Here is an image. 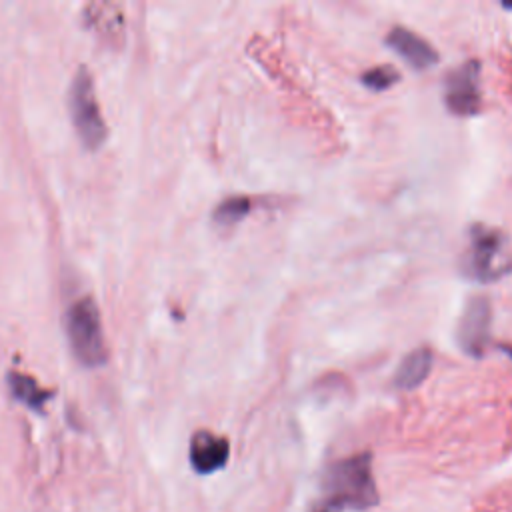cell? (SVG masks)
<instances>
[{"mask_svg":"<svg viewBox=\"0 0 512 512\" xmlns=\"http://www.w3.org/2000/svg\"><path fill=\"white\" fill-rule=\"evenodd\" d=\"M310 512H340V508H336L334 504H330V502L322 500V502H318Z\"/></svg>","mask_w":512,"mask_h":512,"instance_id":"5bb4252c","label":"cell"},{"mask_svg":"<svg viewBox=\"0 0 512 512\" xmlns=\"http://www.w3.org/2000/svg\"><path fill=\"white\" fill-rule=\"evenodd\" d=\"M326 502L336 508L366 510L378 504V490L368 454H356L334 462L324 476Z\"/></svg>","mask_w":512,"mask_h":512,"instance_id":"6da1fadb","label":"cell"},{"mask_svg":"<svg viewBox=\"0 0 512 512\" xmlns=\"http://www.w3.org/2000/svg\"><path fill=\"white\" fill-rule=\"evenodd\" d=\"M70 116L74 128L86 148H98L106 140V124L96 100L92 76L88 68L80 66L70 86Z\"/></svg>","mask_w":512,"mask_h":512,"instance_id":"277c9868","label":"cell"},{"mask_svg":"<svg viewBox=\"0 0 512 512\" xmlns=\"http://www.w3.org/2000/svg\"><path fill=\"white\" fill-rule=\"evenodd\" d=\"M490 324L492 308L488 298L474 296L472 300H468L458 326V344L466 354L480 358L486 352L490 340Z\"/></svg>","mask_w":512,"mask_h":512,"instance_id":"8992f818","label":"cell"},{"mask_svg":"<svg viewBox=\"0 0 512 512\" xmlns=\"http://www.w3.org/2000/svg\"><path fill=\"white\" fill-rule=\"evenodd\" d=\"M480 66L478 62H464L446 76L444 102L456 116H472L480 108Z\"/></svg>","mask_w":512,"mask_h":512,"instance_id":"5b68a950","label":"cell"},{"mask_svg":"<svg viewBox=\"0 0 512 512\" xmlns=\"http://www.w3.org/2000/svg\"><path fill=\"white\" fill-rule=\"evenodd\" d=\"M66 332L72 352L84 366H100L108 360L102 320L90 296L76 300L66 312Z\"/></svg>","mask_w":512,"mask_h":512,"instance_id":"7a4b0ae2","label":"cell"},{"mask_svg":"<svg viewBox=\"0 0 512 512\" xmlns=\"http://www.w3.org/2000/svg\"><path fill=\"white\" fill-rule=\"evenodd\" d=\"M86 10L90 12L88 20L94 28H98V26H102V22H106V30H104L106 36H112L116 30H120V24H122L120 16L122 14L118 12V8L114 4L98 2V4H90Z\"/></svg>","mask_w":512,"mask_h":512,"instance_id":"7c38bea8","label":"cell"},{"mask_svg":"<svg viewBox=\"0 0 512 512\" xmlns=\"http://www.w3.org/2000/svg\"><path fill=\"white\" fill-rule=\"evenodd\" d=\"M432 366V352L428 348H416L412 350L398 366L394 384L402 390H412L428 376Z\"/></svg>","mask_w":512,"mask_h":512,"instance_id":"9c48e42d","label":"cell"},{"mask_svg":"<svg viewBox=\"0 0 512 512\" xmlns=\"http://www.w3.org/2000/svg\"><path fill=\"white\" fill-rule=\"evenodd\" d=\"M230 444L208 430H198L190 440V464L198 474H212L228 462Z\"/></svg>","mask_w":512,"mask_h":512,"instance_id":"52a82bcc","label":"cell"},{"mask_svg":"<svg viewBox=\"0 0 512 512\" xmlns=\"http://www.w3.org/2000/svg\"><path fill=\"white\" fill-rule=\"evenodd\" d=\"M360 80L370 90H386L398 80V72H396V68L382 64V66H374V68L366 70Z\"/></svg>","mask_w":512,"mask_h":512,"instance_id":"4fadbf2b","label":"cell"},{"mask_svg":"<svg viewBox=\"0 0 512 512\" xmlns=\"http://www.w3.org/2000/svg\"><path fill=\"white\" fill-rule=\"evenodd\" d=\"M248 212H250V200L246 196H230L216 206L212 218L220 226H232L240 222Z\"/></svg>","mask_w":512,"mask_h":512,"instance_id":"8fae6325","label":"cell"},{"mask_svg":"<svg viewBox=\"0 0 512 512\" xmlns=\"http://www.w3.org/2000/svg\"><path fill=\"white\" fill-rule=\"evenodd\" d=\"M8 388L12 392V396L26 404L28 408L36 410V412H42L44 404L48 402V398L52 396V392H48L46 388H42L32 376L28 374H22V372H16L12 370L8 374Z\"/></svg>","mask_w":512,"mask_h":512,"instance_id":"30bf717a","label":"cell"},{"mask_svg":"<svg viewBox=\"0 0 512 512\" xmlns=\"http://www.w3.org/2000/svg\"><path fill=\"white\" fill-rule=\"evenodd\" d=\"M510 268L512 258L506 250V238L490 226L474 224L464 254V272L478 282H494L508 274Z\"/></svg>","mask_w":512,"mask_h":512,"instance_id":"3957f363","label":"cell"},{"mask_svg":"<svg viewBox=\"0 0 512 512\" xmlns=\"http://www.w3.org/2000/svg\"><path fill=\"white\" fill-rule=\"evenodd\" d=\"M386 44L396 54H400L410 66H414L418 70L430 68L438 60L436 50L424 38H420L416 32H412L408 28H402V26H396L388 32Z\"/></svg>","mask_w":512,"mask_h":512,"instance_id":"ba28073f","label":"cell"}]
</instances>
